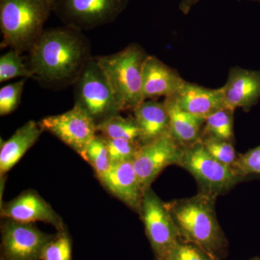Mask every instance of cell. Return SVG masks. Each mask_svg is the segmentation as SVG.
Segmentation results:
<instances>
[{
    "mask_svg": "<svg viewBox=\"0 0 260 260\" xmlns=\"http://www.w3.org/2000/svg\"><path fill=\"white\" fill-rule=\"evenodd\" d=\"M92 57L88 38L64 25L44 30L29 51L28 66L42 87L60 90L74 86Z\"/></svg>",
    "mask_w": 260,
    "mask_h": 260,
    "instance_id": "cell-1",
    "label": "cell"
},
{
    "mask_svg": "<svg viewBox=\"0 0 260 260\" xmlns=\"http://www.w3.org/2000/svg\"><path fill=\"white\" fill-rule=\"evenodd\" d=\"M216 200L200 193L166 203L181 239L193 243L217 260L228 255L229 242L217 218Z\"/></svg>",
    "mask_w": 260,
    "mask_h": 260,
    "instance_id": "cell-2",
    "label": "cell"
},
{
    "mask_svg": "<svg viewBox=\"0 0 260 260\" xmlns=\"http://www.w3.org/2000/svg\"><path fill=\"white\" fill-rule=\"evenodd\" d=\"M52 13V0H0L1 49L29 53Z\"/></svg>",
    "mask_w": 260,
    "mask_h": 260,
    "instance_id": "cell-3",
    "label": "cell"
},
{
    "mask_svg": "<svg viewBox=\"0 0 260 260\" xmlns=\"http://www.w3.org/2000/svg\"><path fill=\"white\" fill-rule=\"evenodd\" d=\"M148 55L139 44H131L115 54L95 56L120 112L133 111L143 102L142 76Z\"/></svg>",
    "mask_w": 260,
    "mask_h": 260,
    "instance_id": "cell-4",
    "label": "cell"
},
{
    "mask_svg": "<svg viewBox=\"0 0 260 260\" xmlns=\"http://www.w3.org/2000/svg\"><path fill=\"white\" fill-rule=\"evenodd\" d=\"M177 166L190 173L194 178L199 188L198 193L215 200L226 194L237 184L254 178L243 176L234 167L215 160L200 141L184 147Z\"/></svg>",
    "mask_w": 260,
    "mask_h": 260,
    "instance_id": "cell-5",
    "label": "cell"
},
{
    "mask_svg": "<svg viewBox=\"0 0 260 260\" xmlns=\"http://www.w3.org/2000/svg\"><path fill=\"white\" fill-rule=\"evenodd\" d=\"M53 13L65 26L86 31L114 23L129 0H52Z\"/></svg>",
    "mask_w": 260,
    "mask_h": 260,
    "instance_id": "cell-6",
    "label": "cell"
},
{
    "mask_svg": "<svg viewBox=\"0 0 260 260\" xmlns=\"http://www.w3.org/2000/svg\"><path fill=\"white\" fill-rule=\"evenodd\" d=\"M73 88L74 105L88 113L96 124L121 112L95 56L88 61Z\"/></svg>",
    "mask_w": 260,
    "mask_h": 260,
    "instance_id": "cell-7",
    "label": "cell"
},
{
    "mask_svg": "<svg viewBox=\"0 0 260 260\" xmlns=\"http://www.w3.org/2000/svg\"><path fill=\"white\" fill-rule=\"evenodd\" d=\"M140 215L156 260L161 259L181 238L167 204L151 186L144 190Z\"/></svg>",
    "mask_w": 260,
    "mask_h": 260,
    "instance_id": "cell-8",
    "label": "cell"
},
{
    "mask_svg": "<svg viewBox=\"0 0 260 260\" xmlns=\"http://www.w3.org/2000/svg\"><path fill=\"white\" fill-rule=\"evenodd\" d=\"M39 123L43 131L49 132L81 157L98 133L93 118L75 105L62 114L46 116Z\"/></svg>",
    "mask_w": 260,
    "mask_h": 260,
    "instance_id": "cell-9",
    "label": "cell"
},
{
    "mask_svg": "<svg viewBox=\"0 0 260 260\" xmlns=\"http://www.w3.org/2000/svg\"><path fill=\"white\" fill-rule=\"evenodd\" d=\"M55 237L32 223L6 219L2 225V260H41L44 249Z\"/></svg>",
    "mask_w": 260,
    "mask_h": 260,
    "instance_id": "cell-10",
    "label": "cell"
},
{
    "mask_svg": "<svg viewBox=\"0 0 260 260\" xmlns=\"http://www.w3.org/2000/svg\"><path fill=\"white\" fill-rule=\"evenodd\" d=\"M184 147L174 140L170 132L160 138L140 144L133 159L135 172L144 190L167 167L178 165Z\"/></svg>",
    "mask_w": 260,
    "mask_h": 260,
    "instance_id": "cell-11",
    "label": "cell"
},
{
    "mask_svg": "<svg viewBox=\"0 0 260 260\" xmlns=\"http://www.w3.org/2000/svg\"><path fill=\"white\" fill-rule=\"evenodd\" d=\"M2 217L32 223L41 221L51 224L58 232L65 231L62 219L37 191H25L1 207Z\"/></svg>",
    "mask_w": 260,
    "mask_h": 260,
    "instance_id": "cell-12",
    "label": "cell"
},
{
    "mask_svg": "<svg viewBox=\"0 0 260 260\" xmlns=\"http://www.w3.org/2000/svg\"><path fill=\"white\" fill-rule=\"evenodd\" d=\"M99 179L109 193L140 215L144 189L135 172L133 160L112 164Z\"/></svg>",
    "mask_w": 260,
    "mask_h": 260,
    "instance_id": "cell-13",
    "label": "cell"
},
{
    "mask_svg": "<svg viewBox=\"0 0 260 260\" xmlns=\"http://www.w3.org/2000/svg\"><path fill=\"white\" fill-rule=\"evenodd\" d=\"M225 106L235 111L249 112L260 99V70L234 67L229 70L226 83L222 87Z\"/></svg>",
    "mask_w": 260,
    "mask_h": 260,
    "instance_id": "cell-14",
    "label": "cell"
},
{
    "mask_svg": "<svg viewBox=\"0 0 260 260\" xmlns=\"http://www.w3.org/2000/svg\"><path fill=\"white\" fill-rule=\"evenodd\" d=\"M142 78L143 101L172 97L186 81L175 70L153 55L145 59Z\"/></svg>",
    "mask_w": 260,
    "mask_h": 260,
    "instance_id": "cell-15",
    "label": "cell"
},
{
    "mask_svg": "<svg viewBox=\"0 0 260 260\" xmlns=\"http://www.w3.org/2000/svg\"><path fill=\"white\" fill-rule=\"evenodd\" d=\"M171 99L181 110L206 119L225 106L223 89L207 88L197 84L184 82Z\"/></svg>",
    "mask_w": 260,
    "mask_h": 260,
    "instance_id": "cell-16",
    "label": "cell"
},
{
    "mask_svg": "<svg viewBox=\"0 0 260 260\" xmlns=\"http://www.w3.org/2000/svg\"><path fill=\"white\" fill-rule=\"evenodd\" d=\"M133 117L140 130V144L169 133V116L164 102L145 100L133 110Z\"/></svg>",
    "mask_w": 260,
    "mask_h": 260,
    "instance_id": "cell-17",
    "label": "cell"
},
{
    "mask_svg": "<svg viewBox=\"0 0 260 260\" xmlns=\"http://www.w3.org/2000/svg\"><path fill=\"white\" fill-rule=\"evenodd\" d=\"M39 122L27 121L14 134L1 144L0 149V175L4 176L34 146L43 133Z\"/></svg>",
    "mask_w": 260,
    "mask_h": 260,
    "instance_id": "cell-18",
    "label": "cell"
},
{
    "mask_svg": "<svg viewBox=\"0 0 260 260\" xmlns=\"http://www.w3.org/2000/svg\"><path fill=\"white\" fill-rule=\"evenodd\" d=\"M164 104L169 116V132L181 146L189 147L199 141L204 128L205 119L184 112L171 98Z\"/></svg>",
    "mask_w": 260,
    "mask_h": 260,
    "instance_id": "cell-19",
    "label": "cell"
},
{
    "mask_svg": "<svg viewBox=\"0 0 260 260\" xmlns=\"http://www.w3.org/2000/svg\"><path fill=\"white\" fill-rule=\"evenodd\" d=\"M97 131L106 138L140 143V130L133 116L123 117L119 114L109 116L97 124Z\"/></svg>",
    "mask_w": 260,
    "mask_h": 260,
    "instance_id": "cell-20",
    "label": "cell"
},
{
    "mask_svg": "<svg viewBox=\"0 0 260 260\" xmlns=\"http://www.w3.org/2000/svg\"><path fill=\"white\" fill-rule=\"evenodd\" d=\"M234 110L225 107L205 119L202 133L212 135L220 139L234 141Z\"/></svg>",
    "mask_w": 260,
    "mask_h": 260,
    "instance_id": "cell-21",
    "label": "cell"
},
{
    "mask_svg": "<svg viewBox=\"0 0 260 260\" xmlns=\"http://www.w3.org/2000/svg\"><path fill=\"white\" fill-rule=\"evenodd\" d=\"M82 158L93 167L98 179L105 174L112 166L105 139L102 135H96L89 143Z\"/></svg>",
    "mask_w": 260,
    "mask_h": 260,
    "instance_id": "cell-22",
    "label": "cell"
},
{
    "mask_svg": "<svg viewBox=\"0 0 260 260\" xmlns=\"http://www.w3.org/2000/svg\"><path fill=\"white\" fill-rule=\"evenodd\" d=\"M15 78L32 79V75L22 54L10 49L0 57V82L3 83Z\"/></svg>",
    "mask_w": 260,
    "mask_h": 260,
    "instance_id": "cell-23",
    "label": "cell"
},
{
    "mask_svg": "<svg viewBox=\"0 0 260 260\" xmlns=\"http://www.w3.org/2000/svg\"><path fill=\"white\" fill-rule=\"evenodd\" d=\"M199 141L215 160L229 167H234L238 154L232 142L205 133H202Z\"/></svg>",
    "mask_w": 260,
    "mask_h": 260,
    "instance_id": "cell-24",
    "label": "cell"
},
{
    "mask_svg": "<svg viewBox=\"0 0 260 260\" xmlns=\"http://www.w3.org/2000/svg\"><path fill=\"white\" fill-rule=\"evenodd\" d=\"M28 78H22L15 83L8 84L0 90V115L11 114L18 109L21 102L24 86Z\"/></svg>",
    "mask_w": 260,
    "mask_h": 260,
    "instance_id": "cell-25",
    "label": "cell"
},
{
    "mask_svg": "<svg viewBox=\"0 0 260 260\" xmlns=\"http://www.w3.org/2000/svg\"><path fill=\"white\" fill-rule=\"evenodd\" d=\"M104 139L112 164L133 160L140 145L139 142L131 140L106 138Z\"/></svg>",
    "mask_w": 260,
    "mask_h": 260,
    "instance_id": "cell-26",
    "label": "cell"
},
{
    "mask_svg": "<svg viewBox=\"0 0 260 260\" xmlns=\"http://www.w3.org/2000/svg\"><path fill=\"white\" fill-rule=\"evenodd\" d=\"M160 260H217L203 249L180 239Z\"/></svg>",
    "mask_w": 260,
    "mask_h": 260,
    "instance_id": "cell-27",
    "label": "cell"
},
{
    "mask_svg": "<svg viewBox=\"0 0 260 260\" xmlns=\"http://www.w3.org/2000/svg\"><path fill=\"white\" fill-rule=\"evenodd\" d=\"M41 260H72L71 239L66 230L58 232L47 244Z\"/></svg>",
    "mask_w": 260,
    "mask_h": 260,
    "instance_id": "cell-28",
    "label": "cell"
},
{
    "mask_svg": "<svg viewBox=\"0 0 260 260\" xmlns=\"http://www.w3.org/2000/svg\"><path fill=\"white\" fill-rule=\"evenodd\" d=\"M234 169L243 176L254 177L260 174V145L245 153L238 154Z\"/></svg>",
    "mask_w": 260,
    "mask_h": 260,
    "instance_id": "cell-29",
    "label": "cell"
},
{
    "mask_svg": "<svg viewBox=\"0 0 260 260\" xmlns=\"http://www.w3.org/2000/svg\"><path fill=\"white\" fill-rule=\"evenodd\" d=\"M199 1L200 0H181L179 9L184 15L188 14L190 12L191 8Z\"/></svg>",
    "mask_w": 260,
    "mask_h": 260,
    "instance_id": "cell-30",
    "label": "cell"
},
{
    "mask_svg": "<svg viewBox=\"0 0 260 260\" xmlns=\"http://www.w3.org/2000/svg\"><path fill=\"white\" fill-rule=\"evenodd\" d=\"M250 260H260V258L256 256V257L252 258V259H251Z\"/></svg>",
    "mask_w": 260,
    "mask_h": 260,
    "instance_id": "cell-31",
    "label": "cell"
},
{
    "mask_svg": "<svg viewBox=\"0 0 260 260\" xmlns=\"http://www.w3.org/2000/svg\"><path fill=\"white\" fill-rule=\"evenodd\" d=\"M251 1L257 2V3H260V0H251Z\"/></svg>",
    "mask_w": 260,
    "mask_h": 260,
    "instance_id": "cell-32",
    "label": "cell"
}]
</instances>
